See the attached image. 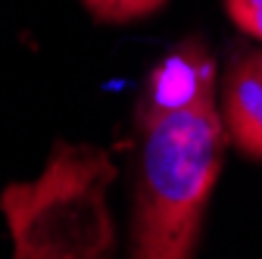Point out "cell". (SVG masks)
I'll return each instance as SVG.
<instances>
[{
  "mask_svg": "<svg viewBox=\"0 0 262 259\" xmlns=\"http://www.w3.org/2000/svg\"><path fill=\"white\" fill-rule=\"evenodd\" d=\"M116 169L100 147L56 144L38 178L0 193L19 259H100L116 247L110 184Z\"/></svg>",
  "mask_w": 262,
  "mask_h": 259,
  "instance_id": "obj_2",
  "label": "cell"
},
{
  "mask_svg": "<svg viewBox=\"0 0 262 259\" xmlns=\"http://www.w3.org/2000/svg\"><path fill=\"white\" fill-rule=\"evenodd\" d=\"M138 169L131 253L190 256L225 156L215 59L203 41H184L153 69L135 113Z\"/></svg>",
  "mask_w": 262,
  "mask_h": 259,
  "instance_id": "obj_1",
  "label": "cell"
},
{
  "mask_svg": "<svg viewBox=\"0 0 262 259\" xmlns=\"http://www.w3.org/2000/svg\"><path fill=\"white\" fill-rule=\"evenodd\" d=\"M225 135L250 159H262V50H234L219 88Z\"/></svg>",
  "mask_w": 262,
  "mask_h": 259,
  "instance_id": "obj_3",
  "label": "cell"
},
{
  "mask_svg": "<svg viewBox=\"0 0 262 259\" xmlns=\"http://www.w3.org/2000/svg\"><path fill=\"white\" fill-rule=\"evenodd\" d=\"M225 10L237 28L262 41V0H225Z\"/></svg>",
  "mask_w": 262,
  "mask_h": 259,
  "instance_id": "obj_5",
  "label": "cell"
},
{
  "mask_svg": "<svg viewBox=\"0 0 262 259\" xmlns=\"http://www.w3.org/2000/svg\"><path fill=\"white\" fill-rule=\"evenodd\" d=\"M81 4L103 22H131L156 13L166 0H81Z\"/></svg>",
  "mask_w": 262,
  "mask_h": 259,
  "instance_id": "obj_4",
  "label": "cell"
}]
</instances>
